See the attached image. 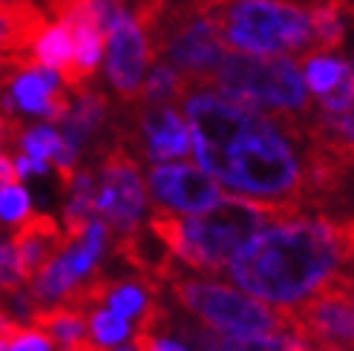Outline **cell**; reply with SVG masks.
I'll return each instance as SVG.
<instances>
[{
	"label": "cell",
	"instance_id": "6da1fadb",
	"mask_svg": "<svg viewBox=\"0 0 354 351\" xmlns=\"http://www.w3.org/2000/svg\"><path fill=\"white\" fill-rule=\"evenodd\" d=\"M354 262V214L294 216L257 231L225 274L257 300L294 308Z\"/></svg>",
	"mask_w": 354,
	"mask_h": 351
},
{
	"label": "cell",
	"instance_id": "7a4b0ae2",
	"mask_svg": "<svg viewBox=\"0 0 354 351\" xmlns=\"http://www.w3.org/2000/svg\"><path fill=\"white\" fill-rule=\"evenodd\" d=\"M299 214H303L299 205L248 199V196H236V193L225 196L222 193V199L202 210V216L167 214V210L153 207L147 227L167 245V251L182 265L205 274H222L231 256L257 231L294 219Z\"/></svg>",
	"mask_w": 354,
	"mask_h": 351
},
{
	"label": "cell",
	"instance_id": "3957f363",
	"mask_svg": "<svg viewBox=\"0 0 354 351\" xmlns=\"http://www.w3.org/2000/svg\"><path fill=\"white\" fill-rule=\"evenodd\" d=\"M222 95L234 98L259 113L286 115L308 121L314 113L303 69L286 55H248V52H225L216 73L207 81Z\"/></svg>",
	"mask_w": 354,
	"mask_h": 351
},
{
	"label": "cell",
	"instance_id": "277c9868",
	"mask_svg": "<svg viewBox=\"0 0 354 351\" xmlns=\"http://www.w3.org/2000/svg\"><path fill=\"white\" fill-rule=\"evenodd\" d=\"M214 12L227 46L248 55H317L311 15L294 0H225Z\"/></svg>",
	"mask_w": 354,
	"mask_h": 351
},
{
	"label": "cell",
	"instance_id": "5b68a950",
	"mask_svg": "<svg viewBox=\"0 0 354 351\" xmlns=\"http://www.w3.org/2000/svg\"><path fill=\"white\" fill-rule=\"evenodd\" d=\"M167 285L176 303L214 331H225V334H294V320L288 308L268 305L245 291L182 274H176Z\"/></svg>",
	"mask_w": 354,
	"mask_h": 351
},
{
	"label": "cell",
	"instance_id": "8992f818",
	"mask_svg": "<svg viewBox=\"0 0 354 351\" xmlns=\"http://www.w3.org/2000/svg\"><path fill=\"white\" fill-rule=\"evenodd\" d=\"M354 276L340 268L328 283L314 291L308 300L288 308L294 334L314 351H354Z\"/></svg>",
	"mask_w": 354,
	"mask_h": 351
},
{
	"label": "cell",
	"instance_id": "52a82bcc",
	"mask_svg": "<svg viewBox=\"0 0 354 351\" xmlns=\"http://www.w3.org/2000/svg\"><path fill=\"white\" fill-rule=\"evenodd\" d=\"M133 107V135H121L118 142L145 155L147 162H170L190 155L193 138L187 118L173 104H130Z\"/></svg>",
	"mask_w": 354,
	"mask_h": 351
},
{
	"label": "cell",
	"instance_id": "ba28073f",
	"mask_svg": "<svg viewBox=\"0 0 354 351\" xmlns=\"http://www.w3.org/2000/svg\"><path fill=\"white\" fill-rule=\"evenodd\" d=\"M156 58L150 32L138 23V17L127 9L107 29V78L113 90L133 104L145 84V73Z\"/></svg>",
	"mask_w": 354,
	"mask_h": 351
},
{
	"label": "cell",
	"instance_id": "9c48e42d",
	"mask_svg": "<svg viewBox=\"0 0 354 351\" xmlns=\"http://www.w3.org/2000/svg\"><path fill=\"white\" fill-rule=\"evenodd\" d=\"M153 207L167 214H202L222 199L219 182L196 164H156L147 176Z\"/></svg>",
	"mask_w": 354,
	"mask_h": 351
},
{
	"label": "cell",
	"instance_id": "30bf717a",
	"mask_svg": "<svg viewBox=\"0 0 354 351\" xmlns=\"http://www.w3.org/2000/svg\"><path fill=\"white\" fill-rule=\"evenodd\" d=\"M69 245H73V239L66 236V231L49 214H29L12 236V248H15L17 259H21L26 283H32V279L38 276L52 259H58Z\"/></svg>",
	"mask_w": 354,
	"mask_h": 351
},
{
	"label": "cell",
	"instance_id": "8fae6325",
	"mask_svg": "<svg viewBox=\"0 0 354 351\" xmlns=\"http://www.w3.org/2000/svg\"><path fill=\"white\" fill-rule=\"evenodd\" d=\"M179 337L193 351H314L297 334H222L207 325H179Z\"/></svg>",
	"mask_w": 354,
	"mask_h": 351
},
{
	"label": "cell",
	"instance_id": "7c38bea8",
	"mask_svg": "<svg viewBox=\"0 0 354 351\" xmlns=\"http://www.w3.org/2000/svg\"><path fill=\"white\" fill-rule=\"evenodd\" d=\"M107 113H110L107 95L93 90V86H84V90L75 93V104L69 107V115L61 121L64 124L61 138L78 153L104 124H107Z\"/></svg>",
	"mask_w": 354,
	"mask_h": 351
},
{
	"label": "cell",
	"instance_id": "4fadbf2b",
	"mask_svg": "<svg viewBox=\"0 0 354 351\" xmlns=\"http://www.w3.org/2000/svg\"><path fill=\"white\" fill-rule=\"evenodd\" d=\"M73 55H75V35H73V26L61 21V17L58 23H46L32 44L35 66H49L55 73H64L73 64Z\"/></svg>",
	"mask_w": 354,
	"mask_h": 351
},
{
	"label": "cell",
	"instance_id": "5bb4252c",
	"mask_svg": "<svg viewBox=\"0 0 354 351\" xmlns=\"http://www.w3.org/2000/svg\"><path fill=\"white\" fill-rule=\"evenodd\" d=\"M317 55L320 52H334L346 41V0H317L308 9Z\"/></svg>",
	"mask_w": 354,
	"mask_h": 351
},
{
	"label": "cell",
	"instance_id": "9a60e30c",
	"mask_svg": "<svg viewBox=\"0 0 354 351\" xmlns=\"http://www.w3.org/2000/svg\"><path fill=\"white\" fill-rule=\"evenodd\" d=\"M185 93H187V78L173 64L158 61L145 78V84H141L138 98L133 104H173L182 101Z\"/></svg>",
	"mask_w": 354,
	"mask_h": 351
},
{
	"label": "cell",
	"instance_id": "2e32d148",
	"mask_svg": "<svg viewBox=\"0 0 354 351\" xmlns=\"http://www.w3.org/2000/svg\"><path fill=\"white\" fill-rule=\"evenodd\" d=\"M348 73V64L340 61V58H331L328 52H320V55H308L306 61V86H308V93L314 95H326L331 93L334 86H337Z\"/></svg>",
	"mask_w": 354,
	"mask_h": 351
},
{
	"label": "cell",
	"instance_id": "e0dca14e",
	"mask_svg": "<svg viewBox=\"0 0 354 351\" xmlns=\"http://www.w3.org/2000/svg\"><path fill=\"white\" fill-rule=\"evenodd\" d=\"M130 320L115 311H93L90 314V337L101 345H115L130 334Z\"/></svg>",
	"mask_w": 354,
	"mask_h": 351
},
{
	"label": "cell",
	"instance_id": "ac0fdd59",
	"mask_svg": "<svg viewBox=\"0 0 354 351\" xmlns=\"http://www.w3.org/2000/svg\"><path fill=\"white\" fill-rule=\"evenodd\" d=\"M21 144H24V153L32 155V159L49 162V159H55V153L64 147V138L52 127H35L21 135Z\"/></svg>",
	"mask_w": 354,
	"mask_h": 351
},
{
	"label": "cell",
	"instance_id": "d6986e66",
	"mask_svg": "<svg viewBox=\"0 0 354 351\" xmlns=\"http://www.w3.org/2000/svg\"><path fill=\"white\" fill-rule=\"evenodd\" d=\"M26 274L21 268V259H17L12 242L9 245H0V294L9 296L15 291L26 288Z\"/></svg>",
	"mask_w": 354,
	"mask_h": 351
},
{
	"label": "cell",
	"instance_id": "ffe728a7",
	"mask_svg": "<svg viewBox=\"0 0 354 351\" xmlns=\"http://www.w3.org/2000/svg\"><path fill=\"white\" fill-rule=\"evenodd\" d=\"M29 216V193L17 184H0V219L15 225Z\"/></svg>",
	"mask_w": 354,
	"mask_h": 351
},
{
	"label": "cell",
	"instance_id": "44dd1931",
	"mask_svg": "<svg viewBox=\"0 0 354 351\" xmlns=\"http://www.w3.org/2000/svg\"><path fill=\"white\" fill-rule=\"evenodd\" d=\"M9 351H52V343L41 328L32 325V328H24V334H17L9 343Z\"/></svg>",
	"mask_w": 354,
	"mask_h": 351
},
{
	"label": "cell",
	"instance_id": "7402d4cb",
	"mask_svg": "<svg viewBox=\"0 0 354 351\" xmlns=\"http://www.w3.org/2000/svg\"><path fill=\"white\" fill-rule=\"evenodd\" d=\"M133 334H136L133 343L138 345V351H187L173 340H156V334H150V331H133Z\"/></svg>",
	"mask_w": 354,
	"mask_h": 351
},
{
	"label": "cell",
	"instance_id": "603a6c76",
	"mask_svg": "<svg viewBox=\"0 0 354 351\" xmlns=\"http://www.w3.org/2000/svg\"><path fill=\"white\" fill-rule=\"evenodd\" d=\"M21 121H12V118H6L3 115V110H0V144H3V142H15V138H17V142H21Z\"/></svg>",
	"mask_w": 354,
	"mask_h": 351
},
{
	"label": "cell",
	"instance_id": "cb8c5ba5",
	"mask_svg": "<svg viewBox=\"0 0 354 351\" xmlns=\"http://www.w3.org/2000/svg\"><path fill=\"white\" fill-rule=\"evenodd\" d=\"M348 271H351V276H354V265H351V262H348ZM351 294H354V283H351Z\"/></svg>",
	"mask_w": 354,
	"mask_h": 351
},
{
	"label": "cell",
	"instance_id": "d4e9b609",
	"mask_svg": "<svg viewBox=\"0 0 354 351\" xmlns=\"http://www.w3.org/2000/svg\"><path fill=\"white\" fill-rule=\"evenodd\" d=\"M0 3H6V0H0Z\"/></svg>",
	"mask_w": 354,
	"mask_h": 351
}]
</instances>
